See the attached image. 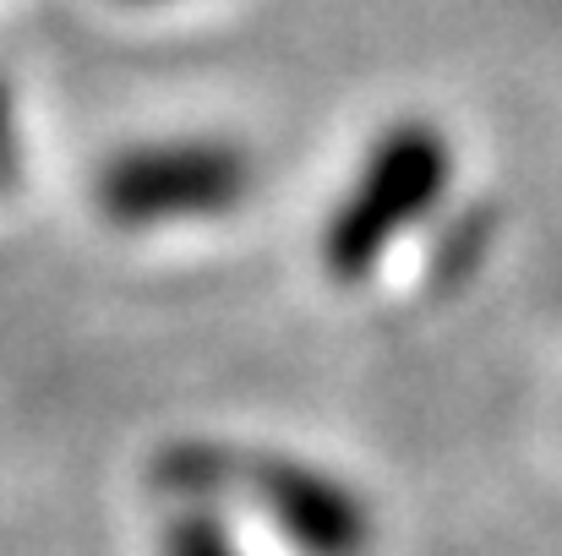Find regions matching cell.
Listing matches in <instances>:
<instances>
[{
	"label": "cell",
	"instance_id": "obj_1",
	"mask_svg": "<svg viewBox=\"0 0 562 556\" xmlns=\"http://www.w3.org/2000/svg\"><path fill=\"white\" fill-rule=\"evenodd\" d=\"M448 181H453V154H448V137L431 121L387 126L372 143L350 196L339 202V213L323 229L328 273L345 279V284H361L409 224L437 213Z\"/></svg>",
	"mask_w": 562,
	"mask_h": 556
},
{
	"label": "cell",
	"instance_id": "obj_2",
	"mask_svg": "<svg viewBox=\"0 0 562 556\" xmlns=\"http://www.w3.org/2000/svg\"><path fill=\"white\" fill-rule=\"evenodd\" d=\"M262 502H268L273 524L306 556L367 552V535H372L367 508L356 502V491H345L339 480H328L317 469H273L262 486Z\"/></svg>",
	"mask_w": 562,
	"mask_h": 556
},
{
	"label": "cell",
	"instance_id": "obj_3",
	"mask_svg": "<svg viewBox=\"0 0 562 556\" xmlns=\"http://www.w3.org/2000/svg\"><path fill=\"white\" fill-rule=\"evenodd\" d=\"M246 164L229 148H181L143 159L126 175V202L137 213H218L240 196Z\"/></svg>",
	"mask_w": 562,
	"mask_h": 556
},
{
	"label": "cell",
	"instance_id": "obj_4",
	"mask_svg": "<svg viewBox=\"0 0 562 556\" xmlns=\"http://www.w3.org/2000/svg\"><path fill=\"white\" fill-rule=\"evenodd\" d=\"M187 556H229V552L218 546V535H213V530H202V535H191Z\"/></svg>",
	"mask_w": 562,
	"mask_h": 556
}]
</instances>
